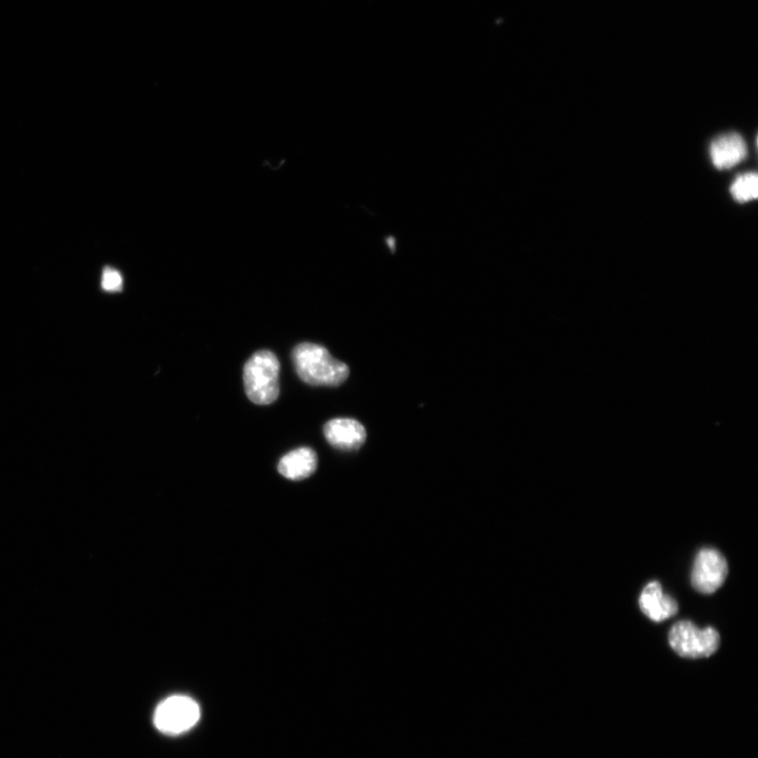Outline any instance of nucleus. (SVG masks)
<instances>
[{
    "instance_id": "nucleus-1",
    "label": "nucleus",
    "mask_w": 758,
    "mask_h": 758,
    "mask_svg": "<svg viewBox=\"0 0 758 758\" xmlns=\"http://www.w3.org/2000/svg\"><path fill=\"white\" fill-rule=\"evenodd\" d=\"M293 364L299 378L308 385L337 387L347 381L349 367L337 361L323 346L304 343L292 353Z\"/></svg>"
},
{
    "instance_id": "nucleus-2",
    "label": "nucleus",
    "mask_w": 758,
    "mask_h": 758,
    "mask_svg": "<svg viewBox=\"0 0 758 758\" xmlns=\"http://www.w3.org/2000/svg\"><path fill=\"white\" fill-rule=\"evenodd\" d=\"M279 364L276 355L268 350L254 353L244 368V385L249 400L267 406L279 396Z\"/></svg>"
},
{
    "instance_id": "nucleus-3",
    "label": "nucleus",
    "mask_w": 758,
    "mask_h": 758,
    "mask_svg": "<svg viewBox=\"0 0 758 758\" xmlns=\"http://www.w3.org/2000/svg\"><path fill=\"white\" fill-rule=\"evenodd\" d=\"M721 637L713 628L700 629L691 622H678L670 630L669 644L680 656L702 658L713 655Z\"/></svg>"
},
{
    "instance_id": "nucleus-4",
    "label": "nucleus",
    "mask_w": 758,
    "mask_h": 758,
    "mask_svg": "<svg viewBox=\"0 0 758 758\" xmlns=\"http://www.w3.org/2000/svg\"><path fill=\"white\" fill-rule=\"evenodd\" d=\"M201 717V709L192 698L174 695L158 705L154 713L155 727L165 734H181L193 728Z\"/></svg>"
},
{
    "instance_id": "nucleus-5",
    "label": "nucleus",
    "mask_w": 758,
    "mask_h": 758,
    "mask_svg": "<svg viewBox=\"0 0 758 758\" xmlns=\"http://www.w3.org/2000/svg\"><path fill=\"white\" fill-rule=\"evenodd\" d=\"M727 575L726 558L717 550L706 548L695 558L691 576L692 586L700 593L712 594L724 585Z\"/></svg>"
},
{
    "instance_id": "nucleus-6",
    "label": "nucleus",
    "mask_w": 758,
    "mask_h": 758,
    "mask_svg": "<svg viewBox=\"0 0 758 758\" xmlns=\"http://www.w3.org/2000/svg\"><path fill=\"white\" fill-rule=\"evenodd\" d=\"M324 434L331 446L344 451L361 448L367 438L365 427L351 418H336L328 422Z\"/></svg>"
},
{
    "instance_id": "nucleus-7",
    "label": "nucleus",
    "mask_w": 758,
    "mask_h": 758,
    "mask_svg": "<svg viewBox=\"0 0 758 758\" xmlns=\"http://www.w3.org/2000/svg\"><path fill=\"white\" fill-rule=\"evenodd\" d=\"M747 156L744 138L737 133L718 136L710 146V158L718 170H728L742 163Z\"/></svg>"
},
{
    "instance_id": "nucleus-8",
    "label": "nucleus",
    "mask_w": 758,
    "mask_h": 758,
    "mask_svg": "<svg viewBox=\"0 0 758 758\" xmlns=\"http://www.w3.org/2000/svg\"><path fill=\"white\" fill-rule=\"evenodd\" d=\"M640 606L642 611L656 623H661L674 616L678 611V605L673 598L663 592L658 582L650 583L644 589Z\"/></svg>"
},
{
    "instance_id": "nucleus-9",
    "label": "nucleus",
    "mask_w": 758,
    "mask_h": 758,
    "mask_svg": "<svg viewBox=\"0 0 758 758\" xmlns=\"http://www.w3.org/2000/svg\"><path fill=\"white\" fill-rule=\"evenodd\" d=\"M317 455L311 448H299L286 454L278 464V472L291 481L310 477L317 468Z\"/></svg>"
},
{
    "instance_id": "nucleus-10",
    "label": "nucleus",
    "mask_w": 758,
    "mask_h": 758,
    "mask_svg": "<svg viewBox=\"0 0 758 758\" xmlns=\"http://www.w3.org/2000/svg\"><path fill=\"white\" fill-rule=\"evenodd\" d=\"M730 191L733 198L738 203L754 201L758 195L757 174L746 173L738 176L732 184Z\"/></svg>"
},
{
    "instance_id": "nucleus-11",
    "label": "nucleus",
    "mask_w": 758,
    "mask_h": 758,
    "mask_svg": "<svg viewBox=\"0 0 758 758\" xmlns=\"http://www.w3.org/2000/svg\"><path fill=\"white\" fill-rule=\"evenodd\" d=\"M124 279L121 273L114 269H106L103 273L102 287L107 292L122 291Z\"/></svg>"
}]
</instances>
